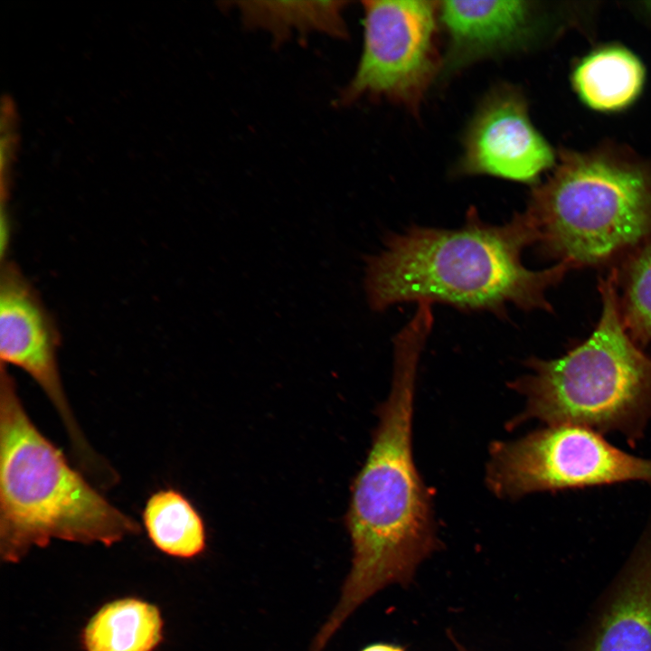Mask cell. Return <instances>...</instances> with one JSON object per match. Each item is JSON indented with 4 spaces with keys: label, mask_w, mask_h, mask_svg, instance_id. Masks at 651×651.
Wrapping results in <instances>:
<instances>
[{
    "label": "cell",
    "mask_w": 651,
    "mask_h": 651,
    "mask_svg": "<svg viewBox=\"0 0 651 651\" xmlns=\"http://www.w3.org/2000/svg\"><path fill=\"white\" fill-rule=\"evenodd\" d=\"M537 239L524 211L492 224L473 207L457 229L411 225L388 232L382 249L363 258L368 305L382 312L401 303L444 304L499 318L507 316L510 306L552 312L547 292L571 269L564 263L527 268L523 253Z\"/></svg>",
    "instance_id": "cell-1"
},
{
    "label": "cell",
    "mask_w": 651,
    "mask_h": 651,
    "mask_svg": "<svg viewBox=\"0 0 651 651\" xmlns=\"http://www.w3.org/2000/svg\"><path fill=\"white\" fill-rule=\"evenodd\" d=\"M429 335L426 326L413 322L393 339L391 392L353 487L346 519L352 567L325 625L330 633L381 590L408 585L419 565L438 547L430 500L411 448L417 369Z\"/></svg>",
    "instance_id": "cell-2"
},
{
    "label": "cell",
    "mask_w": 651,
    "mask_h": 651,
    "mask_svg": "<svg viewBox=\"0 0 651 651\" xmlns=\"http://www.w3.org/2000/svg\"><path fill=\"white\" fill-rule=\"evenodd\" d=\"M140 524L110 504L34 425L0 370V556L20 561L52 539L107 547Z\"/></svg>",
    "instance_id": "cell-3"
},
{
    "label": "cell",
    "mask_w": 651,
    "mask_h": 651,
    "mask_svg": "<svg viewBox=\"0 0 651 651\" xmlns=\"http://www.w3.org/2000/svg\"><path fill=\"white\" fill-rule=\"evenodd\" d=\"M524 212L541 258L611 269L651 237V166L609 148L563 150Z\"/></svg>",
    "instance_id": "cell-4"
},
{
    "label": "cell",
    "mask_w": 651,
    "mask_h": 651,
    "mask_svg": "<svg viewBox=\"0 0 651 651\" xmlns=\"http://www.w3.org/2000/svg\"><path fill=\"white\" fill-rule=\"evenodd\" d=\"M598 288L601 311L591 334L558 358H529V373L512 383L526 399L517 420L618 432L635 445L651 421V354L622 322L614 269Z\"/></svg>",
    "instance_id": "cell-5"
},
{
    "label": "cell",
    "mask_w": 651,
    "mask_h": 651,
    "mask_svg": "<svg viewBox=\"0 0 651 651\" xmlns=\"http://www.w3.org/2000/svg\"><path fill=\"white\" fill-rule=\"evenodd\" d=\"M487 481L493 492L509 498L628 481L651 483V459L628 454L587 428L547 426L495 445Z\"/></svg>",
    "instance_id": "cell-6"
},
{
    "label": "cell",
    "mask_w": 651,
    "mask_h": 651,
    "mask_svg": "<svg viewBox=\"0 0 651 651\" xmlns=\"http://www.w3.org/2000/svg\"><path fill=\"white\" fill-rule=\"evenodd\" d=\"M363 5V50L339 101L383 99L417 115L441 70L436 44L439 2L369 0Z\"/></svg>",
    "instance_id": "cell-7"
},
{
    "label": "cell",
    "mask_w": 651,
    "mask_h": 651,
    "mask_svg": "<svg viewBox=\"0 0 651 651\" xmlns=\"http://www.w3.org/2000/svg\"><path fill=\"white\" fill-rule=\"evenodd\" d=\"M57 326L37 290L21 269L2 259L0 269L1 363L24 370L44 392L59 413L73 448L85 466L97 457L81 432L61 384Z\"/></svg>",
    "instance_id": "cell-8"
},
{
    "label": "cell",
    "mask_w": 651,
    "mask_h": 651,
    "mask_svg": "<svg viewBox=\"0 0 651 651\" xmlns=\"http://www.w3.org/2000/svg\"><path fill=\"white\" fill-rule=\"evenodd\" d=\"M456 174L535 184L554 166L555 155L532 123L520 89L502 84L478 105L463 137Z\"/></svg>",
    "instance_id": "cell-9"
},
{
    "label": "cell",
    "mask_w": 651,
    "mask_h": 651,
    "mask_svg": "<svg viewBox=\"0 0 651 651\" xmlns=\"http://www.w3.org/2000/svg\"><path fill=\"white\" fill-rule=\"evenodd\" d=\"M567 651H651V521Z\"/></svg>",
    "instance_id": "cell-10"
},
{
    "label": "cell",
    "mask_w": 651,
    "mask_h": 651,
    "mask_svg": "<svg viewBox=\"0 0 651 651\" xmlns=\"http://www.w3.org/2000/svg\"><path fill=\"white\" fill-rule=\"evenodd\" d=\"M536 9L527 1H443L448 36L441 70L448 76L481 59L524 48L534 37Z\"/></svg>",
    "instance_id": "cell-11"
},
{
    "label": "cell",
    "mask_w": 651,
    "mask_h": 651,
    "mask_svg": "<svg viewBox=\"0 0 651 651\" xmlns=\"http://www.w3.org/2000/svg\"><path fill=\"white\" fill-rule=\"evenodd\" d=\"M572 86L590 108L615 112L628 108L641 94L645 69L640 60L620 45H607L588 53L575 66Z\"/></svg>",
    "instance_id": "cell-12"
},
{
    "label": "cell",
    "mask_w": 651,
    "mask_h": 651,
    "mask_svg": "<svg viewBox=\"0 0 651 651\" xmlns=\"http://www.w3.org/2000/svg\"><path fill=\"white\" fill-rule=\"evenodd\" d=\"M163 638V619L153 604L127 598L101 607L82 632L85 651H154Z\"/></svg>",
    "instance_id": "cell-13"
},
{
    "label": "cell",
    "mask_w": 651,
    "mask_h": 651,
    "mask_svg": "<svg viewBox=\"0 0 651 651\" xmlns=\"http://www.w3.org/2000/svg\"><path fill=\"white\" fill-rule=\"evenodd\" d=\"M142 521L151 542L162 552L177 558H193L205 547L202 517L179 491L160 489L147 498Z\"/></svg>",
    "instance_id": "cell-14"
},
{
    "label": "cell",
    "mask_w": 651,
    "mask_h": 651,
    "mask_svg": "<svg viewBox=\"0 0 651 651\" xmlns=\"http://www.w3.org/2000/svg\"><path fill=\"white\" fill-rule=\"evenodd\" d=\"M343 1L240 2L243 21L251 27L269 31L282 39L294 31L346 35Z\"/></svg>",
    "instance_id": "cell-15"
},
{
    "label": "cell",
    "mask_w": 651,
    "mask_h": 651,
    "mask_svg": "<svg viewBox=\"0 0 651 651\" xmlns=\"http://www.w3.org/2000/svg\"><path fill=\"white\" fill-rule=\"evenodd\" d=\"M622 322L642 348L651 344V237L615 267Z\"/></svg>",
    "instance_id": "cell-16"
},
{
    "label": "cell",
    "mask_w": 651,
    "mask_h": 651,
    "mask_svg": "<svg viewBox=\"0 0 651 651\" xmlns=\"http://www.w3.org/2000/svg\"><path fill=\"white\" fill-rule=\"evenodd\" d=\"M362 651H405L403 648L398 646L390 644H374L368 646Z\"/></svg>",
    "instance_id": "cell-17"
},
{
    "label": "cell",
    "mask_w": 651,
    "mask_h": 651,
    "mask_svg": "<svg viewBox=\"0 0 651 651\" xmlns=\"http://www.w3.org/2000/svg\"><path fill=\"white\" fill-rule=\"evenodd\" d=\"M646 9L647 10L648 14L651 16V2L646 3Z\"/></svg>",
    "instance_id": "cell-18"
},
{
    "label": "cell",
    "mask_w": 651,
    "mask_h": 651,
    "mask_svg": "<svg viewBox=\"0 0 651 651\" xmlns=\"http://www.w3.org/2000/svg\"><path fill=\"white\" fill-rule=\"evenodd\" d=\"M457 646H458V651H468L467 649H466V648H465L464 646H462L461 645L457 644Z\"/></svg>",
    "instance_id": "cell-19"
}]
</instances>
